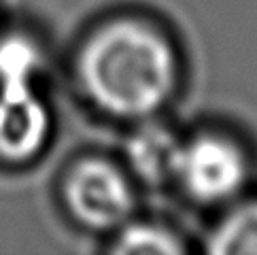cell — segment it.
I'll list each match as a JSON object with an SVG mask.
<instances>
[{"instance_id": "obj_5", "label": "cell", "mask_w": 257, "mask_h": 255, "mask_svg": "<svg viewBox=\"0 0 257 255\" xmlns=\"http://www.w3.org/2000/svg\"><path fill=\"white\" fill-rule=\"evenodd\" d=\"M181 141H177L168 128L164 125H145L127 141L125 156L132 170L145 183L162 185L174 179Z\"/></svg>"}, {"instance_id": "obj_4", "label": "cell", "mask_w": 257, "mask_h": 255, "mask_svg": "<svg viewBox=\"0 0 257 255\" xmlns=\"http://www.w3.org/2000/svg\"><path fill=\"white\" fill-rule=\"evenodd\" d=\"M49 130V108L34 83H0V158L9 162L34 158Z\"/></svg>"}, {"instance_id": "obj_2", "label": "cell", "mask_w": 257, "mask_h": 255, "mask_svg": "<svg viewBox=\"0 0 257 255\" xmlns=\"http://www.w3.org/2000/svg\"><path fill=\"white\" fill-rule=\"evenodd\" d=\"M64 198L72 217L91 230H119L134 211V194L123 172L102 160L77 164L64 183Z\"/></svg>"}, {"instance_id": "obj_6", "label": "cell", "mask_w": 257, "mask_h": 255, "mask_svg": "<svg viewBox=\"0 0 257 255\" xmlns=\"http://www.w3.org/2000/svg\"><path fill=\"white\" fill-rule=\"evenodd\" d=\"M208 251L221 255H257V202L238 206L229 213L210 234Z\"/></svg>"}, {"instance_id": "obj_8", "label": "cell", "mask_w": 257, "mask_h": 255, "mask_svg": "<svg viewBox=\"0 0 257 255\" xmlns=\"http://www.w3.org/2000/svg\"><path fill=\"white\" fill-rule=\"evenodd\" d=\"M39 70V53L24 39L0 43V83H34Z\"/></svg>"}, {"instance_id": "obj_3", "label": "cell", "mask_w": 257, "mask_h": 255, "mask_svg": "<svg viewBox=\"0 0 257 255\" xmlns=\"http://www.w3.org/2000/svg\"><path fill=\"white\" fill-rule=\"evenodd\" d=\"M244 177L246 164L234 143L210 134L181 143L174 181L189 198L202 204L223 202L238 194Z\"/></svg>"}, {"instance_id": "obj_1", "label": "cell", "mask_w": 257, "mask_h": 255, "mask_svg": "<svg viewBox=\"0 0 257 255\" xmlns=\"http://www.w3.org/2000/svg\"><path fill=\"white\" fill-rule=\"evenodd\" d=\"M77 70L91 102L121 119H145L158 113L177 77L166 39L134 20L98 28L81 49Z\"/></svg>"}, {"instance_id": "obj_7", "label": "cell", "mask_w": 257, "mask_h": 255, "mask_svg": "<svg viewBox=\"0 0 257 255\" xmlns=\"http://www.w3.org/2000/svg\"><path fill=\"white\" fill-rule=\"evenodd\" d=\"M115 240V253H151V255H170L181 253L183 244L172 232L153 223H123L119 227Z\"/></svg>"}]
</instances>
